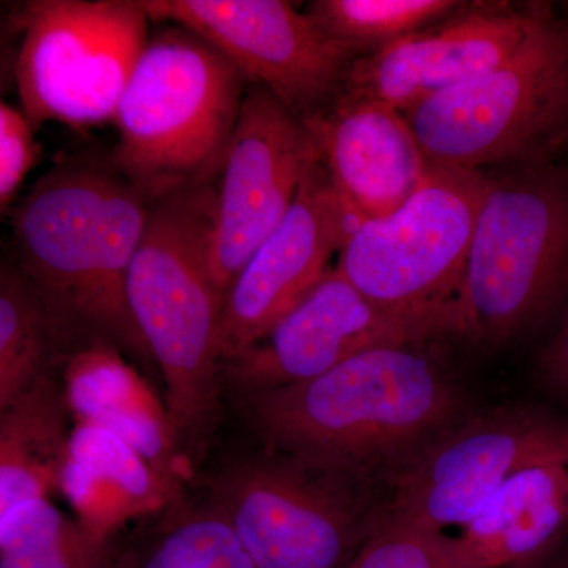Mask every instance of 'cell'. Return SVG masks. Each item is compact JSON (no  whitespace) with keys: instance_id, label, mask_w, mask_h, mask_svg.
Instances as JSON below:
<instances>
[{"instance_id":"obj_7","label":"cell","mask_w":568,"mask_h":568,"mask_svg":"<svg viewBox=\"0 0 568 568\" xmlns=\"http://www.w3.org/2000/svg\"><path fill=\"white\" fill-rule=\"evenodd\" d=\"M403 115L432 163L538 166L568 136V22L545 9L506 61Z\"/></svg>"},{"instance_id":"obj_10","label":"cell","mask_w":568,"mask_h":568,"mask_svg":"<svg viewBox=\"0 0 568 568\" xmlns=\"http://www.w3.org/2000/svg\"><path fill=\"white\" fill-rule=\"evenodd\" d=\"M552 463H568V417L526 405L469 414L392 481L390 518L459 530L518 474Z\"/></svg>"},{"instance_id":"obj_20","label":"cell","mask_w":568,"mask_h":568,"mask_svg":"<svg viewBox=\"0 0 568 568\" xmlns=\"http://www.w3.org/2000/svg\"><path fill=\"white\" fill-rule=\"evenodd\" d=\"M97 568H256L222 508L183 495L104 541Z\"/></svg>"},{"instance_id":"obj_22","label":"cell","mask_w":568,"mask_h":568,"mask_svg":"<svg viewBox=\"0 0 568 568\" xmlns=\"http://www.w3.org/2000/svg\"><path fill=\"white\" fill-rule=\"evenodd\" d=\"M65 349L50 308L17 264L0 267V407L62 365Z\"/></svg>"},{"instance_id":"obj_2","label":"cell","mask_w":568,"mask_h":568,"mask_svg":"<svg viewBox=\"0 0 568 568\" xmlns=\"http://www.w3.org/2000/svg\"><path fill=\"white\" fill-rule=\"evenodd\" d=\"M151 205L110 159H70L41 175L11 212L14 264L50 308L67 354L103 342L153 362L126 301Z\"/></svg>"},{"instance_id":"obj_4","label":"cell","mask_w":568,"mask_h":568,"mask_svg":"<svg viewBox=\"0 0 568 568\" xmlns=\"http://www.w3.org/2000/svg\"><path fill=\"white\" fill-rule=\"evenodd\" d=\"M248 88L212 44L173 26L149 37L114 122L115 170L151 200L215 181Z\"/></svg>"},{"instance_id":"obj_19","label":"cell","mask_w":568,"mask_h":568,"mask_svg":"<svg viewBox=\"0 0 568 568\" xmlns=\"http://www.w3.org/2000/svg\"><path fill=\"white\" fill-rule=\"evenodd\" d=\"M568 537V463L532 467L500 488L450 536L455 568H515Z\"/></svg>"},{"instance_id":"obj_5","label":"cell","mask_w":568,"mask_h":568,"mask_svg":"<svg viewBox=\"0 0 568 568\" xmlns=\"http://www.w3.org/2000/svg\"><path fill=\"white\" fill-rule=\"evenodd\" d=\"M207 495L256 568H346L390 518L383 485L264 447L230 459Z\"/></svg>"},{"instance_id":"obj_1","label":"cell","mask_w":568,"mask_h":568,"mask_svg":"<svg viewBox=\"0 0 568 568\" xmlns=\"http://www.w3.org/2000/svg\"><path fill=\"white\" fill-rule=\"evenodd\" d=\"M261 447L390 487L469 416V403L428 345L354 355L306 383L242 396Z\"/></svg>"},{"instance_id":"obj_27","label":"cell","mask_w":568,"mask_h":568,"mask_svg":"<svg viewBox=\"0 0 568 568\" xmlns=\"http://www.w3.org/2000/svg\"><path fill=\"white\" fill-rule=\"evenodd\" d=\"M538 377L552 394L568 398V313L538 357Z\"/></svg>"},{"instance_id":"obj_13","label":"cell","mask_w":568,"mask_h":568,"mask_svg":"<svg viewBox=\"0 0 568 568\" xmlns=\"http://www.w3.org/2000/svg\"><path fill=\"white\" fill-rule=\"evenodd\" d=\"M435 331L381 308L334 268L256 343L222 364L242 396L316 379L354 355L390 345H428Z\"/></svg>"},{"instance_id":"obj_16","label":"cell","mask_w":568,"mask_h":568,"mask_svg":"<svg viewBox=\"0 0 568 568\" xmlns=\"http://www.w3.org/2000/svg\"><path fill=\"white\" fill-rule=\"evenodd\" d=\"M305 123L336 193L357 223L405 204L432 166L403 112L379 100L342 92Z\"/></svg>"},{"instance_id":"obj_17","label":"cell","mask_w":568,"mask_h":568,"mask_svg":"<svg viewBox=\"0 0 568 568\" xmlns=\"http://www.w3.org/2000/svg\"><path fill=\"white\" fill-rule=\"evenodd\" d=\"M61 381L74 424L99 426L168 480L186 487L193 467L183 457L170 410L118 347L95 342L65 355Z\"/></svg>"},{"instance_id":"obj_15","label":"cell","mask_w":568,"mask_h":568,"mask_svg":"<svg viewBox=\"0 0 568 568\" xmlns=\"http://www.w3.org/2000/svg\"><path fill=\"white\" fill-rule=\"evenodd\" d=\"M544 7H459L446 20L362 55L342 92L406 111L495 69L528 39Z\"/></svg>"},{"instance_id":"obj_14","label":"cell","mask_w":568,"mask_h":568,"mask_svg":"<svg viewBox=\"0 0 568 568\" xmlns=\"http://www.w3.org/2000/svg\"><path fill=\"white\" fill-rule=\"evenodd\" d=\"M357 224L321 160L224 297L223 361L256 343L324 278Z\"/></svg>"},{"instance_id":"obj_21","label":"cell","mask_w":568,"mask_h":568,"mask_svg":"<svg viewBox=\"0 0 568 568\" xmlns=\"http://www.w3.org/2000/svg\"><path fill=\"white\" fill-rule=\"evenodd\" d=\"M70 418L54 373L0 407V514L59 495L74 426Z\"/></svg>"},{"instance_id":"obj_6","label":"cell","mask_w":568,"mask_h":568,"mask_svg":"<svg viewBox=\"0 0 568 568\" xmlns=\"http://www.w3.org/2000/svg\"><path fill=\"white\" fill-rule=\"evenodd\" d=\"M488 183L478 171L432 163L405 204L351 231L335 271L386 312L465 336L463 286Z\"/></svg>"},{"instance_id":"obj_25","label":"cell","mask_w":568,"mask_h":568,"mask_svg":"<svg viewBox=\"0 0 568 568\" xmlns=\"http://www.w3.org/2000/svg\"><path fill=\"white\" fill-rule=\"evenodd\" d=\"M346 568H455L450 536L388 518Z\"/></svg>"},{"instance_id":"obj_12","label":"cell","mask_w":568,"mask_h":568,"mask_svg":"<svg viewBox=\"0 0 568 568\" xmlns=\"http://www.w3.org/2000/svg\"><path fill=\"white\" fill-rule=\"evenodd\" d=\"M321 160L304 119L267 89L248 84L215 179L211 267L223 297Z\"/></svg>"},{"instance_id":"obj_9","label":"cell","mask_w":568,"mask_h":568,"mask_svg":"<svg viewBox=\"0 0 568 568\" xmlns=\"http://www.w3.org/2000/svg\"><path fill=\"white\" fill-rule=\"evenodd\" d=\"M14 78L21 110L44 122L114 121L123 89L149 41L140 0H33L18 10Z\"/></svg>"},{"instance_id":"obj_8","label":"cell","mask_w":568,"mask_h":568,"mask_svg":"<svg viewBox=\"0 0 568 568\" xmlns=\"http://www.w3.org/2000/svg\"><path fill=\"white\" fill-rule=\"evenodd\" d=\"M568 298V175L534 166L489 181L463 286L465 336L499 346Z\"/></svg>"},{"instance_id":"obj_23","label":"cell","mask_w":568,"mask_h":568,"mask_svg":"<svg viewBox=\"0 0 568 568\" xmlns=\"http://www.w3.org/2000/svg\"><path fill=\"white\" fill-rule=\"evenodd\" d=\"M102 545L50 499L0 514V568H97Z\"/></svg>"},{"instance_id":"obj_28","label":"cell","mask_w":568,"mask_h":568,"mask_svg":"<svg viewBox=\"0 0 568 568\" xmlns=\"http://www.w3.org/2000/svg\"><path fill=\"white\" fill-rule=\"evenodd\" d=\"M515 568H568V537L544 558Z\"/></svg>"},{"instance_id":"obj_18","label":"cell","mask_w":568,"mask_h":568,"mask_svg":"<svg viewBox=\"0 0 568 568\" xmlns=\"http://www.w3.org/2000/svg\"><path fill=\"white\" fill-rule=\"evenodd\" d=\"M185 493L186 487L163 477L121 437L99 426L74 424L59 495L78 525L100 545Z\"/></svg>"},{"instance_id":"obj_26","label":"cell","mask_w":568,"mask_h":568,"mask_svg":"<svg viewBox=\"0 0 568 568\" xmlns=\"http://www.w3.org/2000/svg\"><path fill=\"white\" fill-rule=\"evenodd\" d=\"M36 126L13 104H0V207L9 211L22 182L39 160Z\"/></svg>"},{"instance_id":"obj_11","label":"cell","mask_w":568,"mask_h":568,"mask_svg":"<svg viewBox=\"0 0 568 568\" xmlns=\"http://www.w3.org/2000/svg\"><path fill=\"white\" fill-rule=\"evenodd\" d=\"M140 3L151 20L173 22L207 41L248 84L267 89L304 121L334 103L358 59L305 11L283 0Z\"/></svg>"},{"instance_id":"obj_24","label":"cell","mask_w":568,"mask_h":568,"mask_svg":"<svg viewBox=\"0 0 568 568\" xmlns=\"http://www.w3.org/2000/svg\"><path fill=\"white\" fill-rule=\"evenodd\" d=\"M459 7L454 0H315L305 13L362 58L446 20Z\"/></svg>"},{"instance_id":"obj_3","label":"cell","mask_w":568,"mask_h":568,"mask_svg":"<svg viewBox=\"0 0 568 568\" xmlns=\"http://www.w3.org/2000/svg\"><path fill=\"white\" fill-rule=\"evenodd\" d=\"M215 204V182L153 200L126 283L130 313L162 373L164 403L192 467L215 433L223 386L224 297L211 267Z\"/></svg>"}]
</instances>
